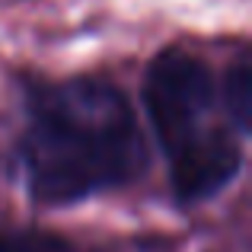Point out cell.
<instances>
[{
	"label": "cell",
	"instance_id": "1",
	"mask_svg": "<svg viewBox=\"0 0 252 252\" xmlns=\"http://www.w3.org/2000/svg\"><path fill=\"white\" fill-rule=\"evenodd\" d=\"M29 125L16 160L26 191L38 204L64 208L134 182L147 166V144L134 109L105 80L26 86Z\"/></svg>",
	"mask_w": 252,
	"mask_h": 252
},
{
	"label": "cell",
	"instance_id": "2",
	"mask_svg": "<svg viewBox=\"0 0 252 252\" xmlns=\"http://www.w3.org/2000/svg\"><path fill=\"white\" fill-rule=\"evenodd\" d=\"M144 109L166 160L204 137L214 128L211 115L217 109V86L208 64L179 48L157 55L144 77Z\"/></svg>",
	"mask_w": 252,
	"mask_h": 252
},
{
	"label": "cell",
	"instance_id": "3",
	"mask_svg": "<svg viewBox=\"0 0 252 252\" xmlns=\"http://www.w3.org/2000/svg\"><path fill=\"white\" fill-rule=\"evenodd\" d=\"M243 169V147L233 128H211L195 144L169 157L172 195L182 204H195L227 189Z\"/></svg>",
	"mask_w": 252,
	"mask_h": 252
},
{
	"label": "cell",
	"instance_id": "4",
	"mask_svg": "<svg viewBox=\"0 0 252 252\" xmlns=\"http://www.w3.org/2000/svg\"><path fill=\"white\" fill-rule=\"evenodd\" d=\"M217 99H220V109L227 115V125L240 137H246L249 134V115H252V74H249L246 61L233 64L227 70Z\"/></svg>",
	"mask_w": 252,
	"mask_h": 252
},
{
	"label": "cell",
	"instance_id": "5",
	"mask_svg": "<svg viewBox=\"0 0 252 252\" xmlns=\"http://www.w3.org/2000/svg\"><path fill=\"white\" fill-rule=\"evenodd\" d=\"M0 252H80L64 236L45 230H6L0 233Z\"/></svg>",
	"mask_w": 252,
	"mask_h": 252
}]
</instances>
